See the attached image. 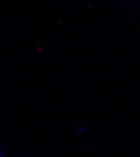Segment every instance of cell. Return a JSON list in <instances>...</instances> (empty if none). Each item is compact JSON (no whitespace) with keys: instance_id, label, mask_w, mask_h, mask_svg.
<instances>
[{"instance_id":"6da1fadb","label":"cell","mask_w":140,"mask_h":157,"mask_svg":"<svg viewBox=\"0 0 140 157\" xmlns=\"http://www.w3.org/2000/svg\"><path fill=\"white\" fill-rule=\"evenodd\" d=\"M6 156V152L4 150H0V157H5Z\"/></svg>"}]
</instances>
